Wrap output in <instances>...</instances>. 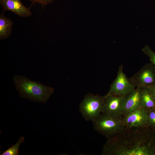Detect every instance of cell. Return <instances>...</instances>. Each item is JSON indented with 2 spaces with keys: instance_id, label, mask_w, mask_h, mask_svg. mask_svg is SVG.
Returning a JSON list of instances; mask_svg holds the SVG:
<instances>
[{
  "instance_id": "cell-3",
  "label": "cell",
  "mask_w": 155,
  "mask_h": 155,
  "mask_svg": "<svg viewBox=\"0 0 155 155\" xmlns=\"http://www.w3.org/2000/svg\"><path fill=\"white\" fill-rule=\"evenodd\" d=\"M95 130L107 138L114 136L125 127L123 117L101 114L92 121Z\"/></svg>"
},
{
  "instance_id": "cell-11",
  "label": "cell",
  "mask_w": 155,
  "mask_h": 155,
  "mask_svg": "<svg viewBox=\"0 0 155 155\" xmlns=\"http://www.w3.org/2000/svg\"><path fill=\"white\" fill-rule=\"evenodd\" d=\"M4 11L0 14V39L8 38L11 35L13 25V22L4 14Z\"/></svg>"
},
{
  "instance_id": "cell-16",
  "label": "cell",
  "mask_w": 155,
  "mask_h": 155,
  "mask_svg": "<svg viewBox=\"0 0 155 155\" xmlns=\"http://www.w3.org/2000/svg\"><path fill=\"white\" fill-rule=\"evenodd\" d=\"M33 3H40L43 6H46L51 3L54 0H29Z\"/></svg>"
},
{
  "instance_id": "cell-4",
  "label": "cell",
  "mask_w": 155,
  "mask_h": 155,
  "mask_svg": "<svg viewBox=\"0 0 155 155\" xmlns=\"http://www.w3.org/2000/svg\"><path fill=\"white\" fill-rule=\"evenodd\" d=\"M105 96L87 94L80 105L79 111L85 119L92 122L101 114Z\"/></svg>"
},
{
  "instance_id": "cell-1",
  "label": "cell",
  "mask_w": 155,
  "mask_h": 155,
  "mask_svg": "<svg viewBox=\"0 0 155 155\" xmlns=\"http://www.w3.org/2000/svg\"><path fill=\"white\" fill-rule=\"evenodd\" d=\"M102 155H155V129L149 126L126 127L107 138Z\"/></svg>"
},
{
  "instance_id": "cell-15",
  "label": "cell",
  "mask_w": 155,
  "mask_h": 155,
  "mask_svg": "<svg viewBox=\"0 0 155 155\" xmlns=\"http://www.w3.org/2000/svg\"><path fill=\"white\" fill-rule=\"evenodd\" d=\"M148 124L155 129V113L153 109H148Z\"/></svg>"
},
{
  "instance_id": "cell-18",
  "label": "cell",
  "mask_w": 155,
  "mask_h": 155,
  "mask_svg": "<svg viewBox=\"0 0 155 155\" xmlns=\"http://www.w3.org/2000/svg\"><path fill=\"white\" fill-rule=\"evenodd\" d=\"M153 109L155 113V106L153 108Z\"/></svg>"
},
{
  "instance_id": "cell-12",
  "label": "cell",
  "mask_w": 155,
  "mask_h": 155,
  "mask_svg": "<svg viewBox=\"0 0 155 155\" xmlns=\"http://www.w3.org/2000/svg\"><path fill=\"white\" fill-rule=\"evenodd\" d=\"M139 88L141 107L147 110L153 109L155 106V102L149 89L147 87Z\"/></svg>"
},
{
  "instance_id": "cell-2",
  "label": "cell",
  "mask_w": 155,
  "mask_h": 155,
  "mask_svg": "<svg viewBox=\"0 0 155 155\" xmlns=\"http://www.w3.org/2000/svg\"><path fill=\"white\" fill-rule=\"evenodd\" d=\"M13 80L20 96L32 101L45 103L54 92L53 88L30 80L24 75H15Z\"/></svg>"
},
{
  "instance_id": "cell-17",
  "label": "cell",
  "mask_w": 155,
  "mask_h": 155,
  "mask_svg": "<svg viewBox=\"0 0 155 155\" xmlns=\"http://www.w3.org/2000/svg\"><path fill=\"white\" fill-rule=\"evenodd\" d=\"M147 87L155 102V84L150 85Z\"/></svg>"
},
{
  "instance_id": "cell-13",
  "label": "cell",
  "mask_w": 155,
  "mask_h": 155,
  "mask_svg": "<svg viewBox=\"0 0 155 155\" xmlns=\"http://www.w3.org/2000/svg\"><path fill=\"white\" fill-rule=\"evenodd\" d=\"M24 137H21L15 145H13L10 148L3 153L1 155H17L19 154V148L20 144L23 143Z\"/></svg>"
},
{
  "instance_id": "cell-9",
  "label": "cell",
  "mask_w": 155,
  "mask_h": 155,
  "mask_svg": "<svg viewBox=\"0 0 155 155\" xmlns=\"http://www.w3.org/2000/svg\"><path fill=\"white\" fill-rule=\"evenodd\" d=\"M3 11H9L19 17L27 18L32 15L30 8L26 7L21 0H0Z\"/></svg>"
},
{
  "instance_id": "cell-5",
  "label": "cell",
  "mask_w": 155,
  "mask_h": 155,
  "mask_svg": "<svg viewBox=\"0 0 155 155\" xmlns=\"http://www.w3.org/2000/svg\"><path fill=\"white\" fill-rule=\"evenodd\" d=\"M128 79L135 87H147L155 84V67L151 63H146Z\"/></svg>"
},
{
  "instance_id": "cell-6",
  "label": "cell",
  "mask_w": 155,
  "mask_h": 155,
  "mask_svg": "<svg viewBox=\"0 0 155 155\" xmlns=\"http://www.w3.org/2000/svg\"><path fill=\"white\" fill-rule=\"evenodd\" d=\"M123 68L122 65L119 67L117 77L111 85L108 94L125 96L135 90V87L123 72Z\"/></svg>"
},
{
  "instance_id": "cell-7",
  "label": "cell",
  "mask_w": 155,
  "mask_h": 155,
  "mask_svg": "<svg viewBox=\"0 0 155 155\" xmlns=\"http://www.w3.org/2000/svg\"><path fill=\"white\" fill-rule=\"evenodd\" d=\"M102 114L122 118L125 96L107 94L105 96Z\"/></svg>"
},
{
  "instance_id": "cell-10",
  "label": "cell",
  "mask_w": 155,
  "mask_h": 155,
  "mask_svg": "<svg viewBox=\"0 0 155 155\" xmlns=\"http://www.w3.org/2000/svg\"><path fill=\"white\" fill-rule=\"evenodd\" d=\"M141 107L140 90L138 88L125 97L123 117Z\"/></svg>"
},
{
  "instance_id": "cell-14",
  "label": "cell",
  "mask_w": 155,
  "mask_h": 155,
  "mask_svg": "<svg viewBox=\"0 0 155 155\" xmlns=\"http://www.w3.org/2000/svg\"><path fill=\"white\" fill-rule=\"evenodd\" d=\"M142 50L144 53L149 57L151 63L155 67V52L148 45L146 46Z\"/></svg>"
},
{
  "instance_id": "cell-8",
  "label": "cell",
  "mask_w": 155,
  "mask_h": 155,
  "mask_svg": "<svg viewBox=\"0 0 155 155\" xmlns=\"http://www.w3.org/2000/svg\"><path fill=\"white\" fill-rule=\"evenodd\" d=\"M123 119L126 127H137L148 125L147 110L144 108H140L134 111L123 116Z\"/></svg>"
}]
</instances>
